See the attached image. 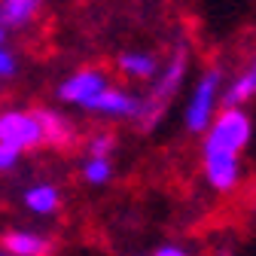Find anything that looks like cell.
<instances>
[{"instance_id": "obj_1", "label": "cell", "mask_w": 256, "mask_h": 256, "mask_svg": "<svg viewBox=\"0 0 256 256\" xmlns=\"http://www.w3.org/2000/svg\"><path fill=\"white\" fill-rule=\"evenodd\" d=\"M186 64H189V52L186 46H177L174 55L168 58V64L162 68V76L156 80L152 92L146 94V98H140V107H138V122L144 128H152L158 122V116H162L165 104L174 98V92L180 88L183 82V74H186Z\"/></svg>"}, {"instance_id": "obj_2", "label": "cell", "mask_w": 256, "mask_h": 256, "mask_svg": "<svg viewBox=\"0 0 256 256\" xmlns=\"http://www.w3.org/2000/svg\"><path fill=\"white\" fill-rule=\"evenodd\" d=\"M250 140V116L235 107V110H222L220 116H214L210 132L204 140V152H229L238 156Z\"/></svg>"}, {"instance_id": "obj_3", "label": "cell", "mask_w": 256, "mask_h": 256, "mask_svg": "<svg viewBox=\"0 0 256 256\" xmlns=\"http://www.w3.org/2000/svg\"><path fill=\"white\" fill-rule=\"evenodd\" d=\"M0 144L24 152V150H34L43 144V132H40V122L34 113L28 110H6L0 113Z\"/></svg>"}, {"instance_id": "obj_4", "label": "cell", "mask_w": 256, "mask_h": 256, "mask_svg": "<svg viewBox=\"0 0 256 256\" xmlns=\"http://www.w3.org/2000/svg\"><path fill=\"white\" fill-rule=\"evenodd\" d=\"M220 70H210L198 80L196 92H192V101L186 107V128L189 132H204L210 128V119H214V107H216V92H220Z\"/></svg>"}, {"instance_id": "obj_5", "label": "cell", "mask_w": 256, "mask_h": 256, "mask_svg": "<svg viewBox=\"0 0 256 256\" xmlns=\"http://www.w3.org/2000/svg\"><path fill=\"white\" fill-rule=\"evenodd\" d=\"M107 88V76L94 68H86V70H76L70 80H64L61 88H58V98L68 101V104H80L86 107L92 98H98V94Z\"/></svg>"}, {"instance_id": "obj_6", "label": "cell", "mask_w": 256, "mask_h": 256, "mask_svg": "<svg viewBox=\"0 0 256 256\" xmlns=\"http://www.w3.org/2000/svg\"><path fill=\"white\" fill-rule=\"evenodd\" d=\"M204 177L220 192L235 189V183H238V156H229V152H204Z\"/></svg>"}, {"instance_id": "obj_7", "label": "cell", "mask_w": 256, "mask_h": 256, "mask_svg": "<svg viewBox=\"0 0 256 256\" xmlns=\"http://www.w3.org/2000/svg\"><path fill=\"white\" fill-rule=\"evenodd\" d=\"M138 107H140V98H132L125 88H113L107 86L98 98H92L86 104V110H94V113H107V116H134L138 119Z\"/></svg>"}, {"instance_id": "obj_8", "label": "cell", "mask_w": 256, "mask_h": 256, "mask_svg": "<svg viewBox=\"0 0 256 256\" xmlns=\"http://www.w3.org/2000/svg\"><path fill=\"white\" fill-rule=\"evenodd\" d=\"M0 241H4V253L10 256H49L52 253V241L37 232H6Z\"/></svg>"}, {"instance_id": "obj_9", "label": "cell", "mask_w": 256, "mask_h": 256, "mask_svg": "<svg viewBox=\"0 0 256 256\" xmlns=\"http://www.w3.org/2000/svg\"><path fill=\"white\" fill-rule=\"evenodd\" d=\"M34 116H37V122H40L43 144L58 146V150H64V146L74 144V125L64 119V116H58L55 110H34Z\"/></svg>"}, {"instance_id": "obj_10", "label": "cell", "mask_w": 256, "mask_h": 256, "mask_svg": "<svg viewBox=\"0 0 256 256\" xmlns=\"http://www.w3.org/2000/svg\"><path fill=\"white\" fill-rule=\"evenodd\" d=\"M119 70L132 80H150L158 74V61L150 52H122L119 55Z\"/></svg>"}, {"instance_id": "obj_11", "label": "cell", "mask_w": 256, "mask_h": 256, "mask_svg": "<svg viewBox=\"0 0 256 256\" xmlns=\"http://www.w3.org/2000/svg\"><path fill=\"white\" fill-rule=\"evenodd\" d=\"M253 94H256V74L247 70V74L235 76V82H232L226 92H222V110H235L238 104L250 101Z\"/></svg>"}, {"instance_id": "obj_12", "label": "cell", "mask_w": 256, "mask_h": 256, "mask_svg": "<svg viewBox=\"0 0 256 256\" xmlns=\"http://www.w3.org/2000/svg\"><path fill=\"white\" fill-rule=\"evenodd\" d=\"M37 10H40L37 0H6V4H0V28L4 24H28L37 16Z\"/></svg>"}, {"instance_id": "obj_13", "label": "cell", "mask_w": 256, "mask_h": 256, "mask_svg": "<svg viewBox=\"0 0 256 256\" xmlns=\"http://www.w3.org/2000/svg\"><path fill=\"white\" fill-rule=\"evenodd\" d=\"M24 204L34 210V214H52L58 208V189L49 186V183H40V186H30L24 192Z\"/></svg>"}, {"instance_id": "obj_14", "label": "cell", "mask_w": 256, "mask_h": 256, "mask_svg": "<svg viewBox=\"0 0 256 256\" xmlns=\"http://www.w3.org/2000/svg\"><path fill=\"white\" fill-rule=\"evenodd\" d=\"M82 177L88 183H94V186H101V183H107L113 177V165L107 162V158H88L86 168H82Z\"/></svg>"}, {"instance_id": "obj_15", "label": "cell", "mask_w": 256, "mask_h": 256, "mask_svg": "<svg viewBox=\"0 0 256 256\" xmlns=\"http://www.w3.org/2000/svg\"><path fill=\"white\" fill-rule=\"evenodd\" d=\"M113 134H94L88 140V158H107L110 150H113Z\"/></svg>"}, {"instance_id": "obj_16", "label": "cell", "mask_w": 256, "mask_h": 256, "mask_svg": "<svg viewBox=\"0 0 256 256\" xmlns=\"http://www.w3.org/2000/svg\"><path fill=\"white\" fill-rule=\"evenodd\" d=\"M18 156H22V152H16V150H10V146L0 144V171H10V168L18 162Z\"/></svg>"}, {"instance_id": "obj_17", "label": "cell", "mask_w": 256, "mask_h": 256, "mask_svg": "<svg viewBox=\"0 0 256 256\" xmlns=\"http://www.w3.org/2000/svg\"><path fill=\"white\" fill-rule=\"evenodd\" d=\"M12 70H16V58H12L10 52L0 49V76H10Z\"/></svg>"}, {"instance_id": "obj_18", "label": "cell", "mask_w": 256, "mask_h": 256, "mask_svg": "<svg viewBox=\"0 0 256 256\" xmlns=\"http://www.w3.org/2000/svg\"><path fill=\"white\" fill-rule=\"evenodd\" d=\"M152 256H189L186 250H180V247H174V244H168V247H158Z\"/></svg>"}, {"instance_id": "obj_19", "label": "cell", "mask_w": 256, "mask_h": 256, "mask_svg": "<svg viewBox=\"0 0 256 256\" xmlns=\"http://www.w3.org/2000/svg\"><path fill=\"white\" fill-rule=\"evenodd\" d=\"M216 256H232V253H229V250H222V253H216Z\"/></svg>"}, {"instance_id": "obj_20", "label": "cell", "mask_w": 256, "mask_h": 256, "mask_svg": "<svg viewBox=\"0 0 256 256\" xmlns=\"http://www.w3.org/2000/svg\"><path fill=\"white\" fill-rule=\"evenodd\" d=\"M0 43H4V28H0ZM0 49H4V46H0Z\"/></svg>"}, {"instance_id": "obj_21", "label": "cell", "mask_w": 256, "mask_h": 256, "mask_svg": "<svg viewBox=\"0 0 256 256\" xmlns=\"http://www.w3.org/2000/svg\"><path fill=\"white\" fill-rule=\"evenodd\" d=\"M250 70H253V74H256V61H253V68H250Z\"/></svg>"}, {"instance_id": "obj_22", "label": "cell", "mask_w": 256, "mask_h": 256, "mask_svg": "<svg viewBox=\"0 0 256 256\" xmlns=\"http://www.w3.org/2000/svg\"><path fill=\"white\" fill-rule=\"evenodd\" d=\"M0 256H10V253H0Z\"/></svg>"}]
</instances>
